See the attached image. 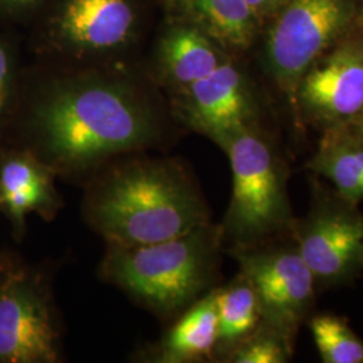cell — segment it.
Listing matches in <instances>:
<instances>
[{
  "instance_id": "6da1fadb",
  "label": "cell",
  "mask_w": 363,
  "mask_h": 363,
  "mask_svg": "<svg viewBox=\"0 0 363 363\" xmlns=\"http://www.w3.org/2000/svg\"><path fill=\"white\" fill-rule=\"evenodd\" d=\"M155 118L125 85L88 78L55 86L34 105L26 136L30 150L55 172H77L111 156L154 143Z\"/></svg>"
},
{
  "instance_id": "7a4b0ae2",
  "label": "cell",
  "mask_w": 363,
  "mask_h": 363,
  "mask_svg": "<svg viewBox=\"0 0 363 363\" xmlns=\"http://www.w3.org/2000/svg\"><path fill=\"white\" fill-rule=\"evenodd\" d=\"M86 216L117 247L160 242L210 222L191 178L169 160H138L109 171L91 187Z\"/></svg>"
},
{
  "instance_id": "3957f363",
  "label": "cell",
  "mask_w": 363,
  "mask_h": 363,
  "mask_svg": "<svg viewBox=\"0 0 363 363\" xmlns=\"http://www.w3.org/2000/svg\"><path fill=\"white\" fill-rule=\"evenodd\" d=\"M223 234L210 222L160 242L112 245L105 276L152 310L172 313L196 301L217 271Z\"/></svg>"
},
{
  "instance_id": "277c9868",
  "label": "cell",
  "mask_w": 363,
  "mask_h": 363,
  "mask_svg": "<svg viewBox=\"0 0 363 363\" xmlns=\"http://www.w3.org/2000/svg\"><path fill=\"white\" fill-rule=\"evenodd\" d=\"M211 140L229 157L233 191L223 223V240L237 249L257 247L292 232L295 217L288 195L286 163L259 124L240 125Z\"/></svg>"
},
{
  "instance_id": "5b68a950",
  "label": "cell",
  "mask_w": 363,
  "mask_h": 363,
  "mask_svg": "<svg viewBox=\"0 0 363 363\" xmlns=\"http://www.w3.org/2000/svg\"><path fill=\"white\" fill-rule=\"evenodd\" d=\"M361 0H288L264 27L267 70L296 116V91L308 67L358 26Z\"/></svg>"
},
{
  "instance_id": "8992f818",
  "label": "cell",
  "mask_w": 363,
  "mask_h": 363,
  "mask_svg": "<svg viewBox=\"0 0 363 363\" xmlns=\"http://www.w3.org/2000/svg\"><path fill=\"white\" fill-rule=\"evenodd\" d=\"M291 237L318 288L343 286L363 272V213L337 191L313 184L311 208Z\"/></svg>"
},
{
  "instance_id": "52a82bcc",
  "label": "cell",
  "mask_w": 363,
  "mask_h": 363,
  "mask_svg": "<svg viewBox=\"0 0 363 363\" xmlns=\"http://www.w3.org/2000/svg\"><path fill=\"white\" fill-rule=\"evenodd\" d=\"M241 272L252 283L262 323L295 349L298 330L311 311L316 281L295 241L289 244L237 249Z\"/></svg>"
},
{
  "instance_id": "ba28073f",
  "label": "cell",
  "mask_w": 363,
  "mask_h": 363,
  "mask_svg": "<svg viewBox=\"0 0 363 363\" xmlns=\"http://www.w3.org/2000/svg\"><path fill=\"white\" fill-rule=\"evenodd\" d=\"M60 331L38 273L0 267V363H54Z\"/></svg>"
},
{
  "instance_id": "9c48e42d",
  "label": "cell",
  "mask_w": 363,
  "mask_h": 363,
  "mask_svg": "<svg viewBox=\"0 0 363 363\" xmlns=\"http://www.w3.org/2000/svg\"><path fill=\"white\" fill-rule=\"evenodd\" d=\"M363 113V27L319 57L300 79L296 117L325 130Z\"/></svg>"
},
{
  "instance_id": "30bf717a",
  "label": "cell",
  "mask_w": 363,
  "mask_h": 363,
  "mask_svg": "<svg viewBox=\"0 0 363 363\" xmlns=\"http://www.w3.org/2000/svg\"><path fill=\"white\" fill-rule=\"evenodd\" d=\"M182 118L211 139L240 125L257 123L259 106L245 74L229 58L206 77L177 93Z\"/></svg>"
},
{
  "instance_id": "8fae6325",
  "label": "cell",
  "mask_w": 363,
  "mask_h": 363,
  "mask_svg": "<svg viewBox=\"0 0 363 363\" xmlns=\"http://www.w3.org/2000/svg\"><path fill=\"white\" fill-rule=\"evenodd\" d=\"M55 174L30 150L7 144L0 147V211L16 237L25 233L28 214L37 213L49 220L57 211Z\"/></svg>"
},
{
  "instance_id": "7c38bea8",
  "label": "cell",
  "mask_w": 363,
  "mask_h": 363,
  "mask_svg": "<svg viewBox=\"0 0 363 363\" xmlns=\"http://www.w3.org/2000/svg\"><path fill=\"white\" fill-rule=\"evenodd\" d=\"M135 19L130 0H65L57 27L69 46L104 52L130 39Z\"/></svg>"
},
{
  "instance_id": "4fadbf2b",
  "label": "cell",
  "mask_w": 363,
  "mask_h": 363,
  "mask_svg": "<svg viewBox=\"0 0 363 363\" xmlns=\"http://www.w3.org/2000/svg\"><path fill=\"white\" fill-rule=\"evenodd\" d=\"M175 22L198 28L226 52L249 49L264 28L245 0H166Z\"/></svg>"
},
{
  "instance_id": "5bb4252c",
  "label": "cell",
  "mask_w": 363,
  "mask_h": 363,
  "mask_svg": "<svg viewBox=\"0 0 363 363\" xmlns=\"http://www.w3.org/2000/svg\"><path fill=\"white\" fill-rule=\"evenodd\" d=\"M229 58L230 52L216 40L182 22L169 27L159 48L162 76L177 93L206 77Z\"/></svg>"
},
{
  "instance_id": "9a60e30c",
  "label": "cell",
  "mask_w": 363,
  "mask_h": 363,
  "mask_svg": "<svg viewBox=\"0 0 363 363\" xmlns=\"http://www.w3.org/2000/svg\"><path fill=\"white\" fill-rule=\"evenodd\" d=\"M306 169L333 183L347 202L363 201V133L350 124L322 130V138Z\"/></svg>"
},
{
  "instance_id": "2e32d148",
  "label": "cell",
  "mask_w": 363,
  "mask_h": 363,
  "mask_svg": "<svg viewBox=\"0 0 363 363\" xmlns=\"http://www.w3.org/2000/svg\"><path fill=\"white\" fill-rule=\"evenodd\" d=\"M218 313L216 291L208 292L186 311L169 330L162 346L164 362H190L210 357L217 347Z\"/></svg>"
},
{
  "instance_id": "e0dca14e",
  "label": "cell",
  "mask_w": 363,
  "mask_h": 363,
  "mask_svg": "<svg viewBox=\"0 0 363 363\" xmlns=\"http://www.w3.org/2000/svg\"><path fill=\"white\" fill-rule=\"evenodd\" d=\"M218 313L217 347L232 354L259 328L262 316L252 283L241 273L232 284L216 289Z\"/></svg>"
},
{
  "instance_id": "ac0fdd59",
  "label": "cell",
  "mask_w": 363,
  "mask_h": 363,
  "mask_svg": "<svg viewBox=\"0 0 363 363\" xmlns=\"http://www.w3.org/2000/svg\"><path fill=\"white\" fill-rule=\"evenodd\" d=\"M310 330L325 363H363V340L347 322L333 313L311 318Z\"/></svg>"
},
{
  "instance_id": "d6986e66",
  "label": "cell",
  "mask_w": 363,
  "mask_h": 363,
  "mask_svg": "<svg viewBox=\"0 0 363 363\" xmlns=\"http://www.w3.org/2000/svg\"><path fill=\"white\" fill-rule=\"evenodd\" d=\"M294 347L284 337L261 322L259 328L230 354L235 363H286Z\"/></svg>"
},
{
  "instance_id": "ffe728a7",
  "label": "cell",
  "mask_w": 363,
  "mask_h": 363,
  "mask_svg": "<svg viewBox=\"0 0 363 363\" xmlns=\"http://www.w3.org/2000/svg\"><path fill=\"white\" fill-rule=\"evenodd\" d=\"M15 89V66L13 54L0 40V147L4 145V127L13 103Z\"/></svg>"
},
{
  "instance_id": "44dd1931",
  "label": "cell",
  "mask_w": 363,
  "mask_h": 363,
  "mask_svg": "<svg viewBox=\"0 0 363 363\" xmlns=\"http://www.w3.org/2000/svg\"><path fill=\"white\" fill-rule=\"evenodd\" d=\"M250 10L256 15L262 27L267 26L281 9L286 4L288 0H245Z\"/></svg>"
},
{
  "instance_id": "7402d4cb",
  "label": "cell",
  "mask_w": 363,
  "mask_h": 363,
  "mask_svg": "<svg viewBox=\"0 0 363 363\" xmlns=\"http://www.w3.org/2000/svg\"><path fill=\"white\" fill-rule=\"evenodd\" d=\"M38 0H0V7L7 11H19L31 7Z\"/></svg>"
},
{
  "instance_id": "603a6c76",
  "label": "cell",
  "mask_w": 363,
  "mask_h": 363,
  "mask_svg": "<svg viewBox=\"0 0 363 363\" xmlns=\"http://www.w3.org/2000/svg\"><path fill=\"white\" fill-rule=\"evenodd\" d=\"M350 125L358 130H361L363 133V113L359 117H357L354 121H351Z\"/></svg>"
},
{
  "instance_id": "cb8c5ba5",
  "label": "cell",
  "mask_w": 363,
  "mask_h": 363,
  "mask_svg": "<svg viewBox=\"0 0 363 363\" xmlns=\"http://www.w3.org/2000/svg\"><path fill=\"white\" fill-rule=\"evenodd\" d=\"M358 26L363 27V0H361V13H359V22Z\"/></svg>"
}]
</instances>
